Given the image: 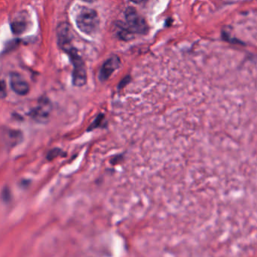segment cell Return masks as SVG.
<instances>
[{
    "label": "cell",
    "instance_id": "9",
    "mask_svg": "<svg viewBox=\"0 0 257 257\" xmlns=\"http://www.w3.org/2000/svg\"><path fill=\"white\" fill-rule=\"evenodd\" d=\"M115 32L120 39H123L125 41H128V40L131 39L133 38V34H134V33H132L127 24H125L122 22L119 24H116V27H115Z\"/></svg>",
    "mask_w": 257,
    "mask_h": 257
},
{
    "label": "cell",
    "instance_id": "2",
    "mask_svg": "<svg viewBox=\"0 0 257 257\" xmlns=\"http://www.w3.org/2000/svg\"><path fill=\"white\" fill-rule=\"evenodd\" d=\"M66 54L69 55L73 66L72 83L76 87L84 86L87 82V71L82 58L78 55L75 48Z\"/></svg>",
    "mask_w": 257,
    "mask_h": 257
},
{
    "label": "cell",
    "instance_id": "8",
    "mask_svg": "<svg viewBox=\"0 0 257 257\" xmlns=\"http://www.w3.org/2000/svg\"><path fill=\"white\" fill-rule=\"evenodd\" d=\"M4 133H5L4 139H5V143L9 147H14V146L22 141L23 134L20 130L8 129V130H5Z\"/></svg>",
    "mask_w": 257,
    "mask_h": 257
},
{
    "label": "cell",
    "instance_id": "1",
    "mask_svg": "<svg viewBox=\"0 0 257 257\" xmlns=\"http://www.w3.org/2000/svg\"><path fill=\"white\" fill-rule=\"evenodd\" d=\"M75 22L81 32L92 36L100 27V18L97 11L86 6H80L75 14Z\"/></svg>",
    "mask_w": 257,
    "mask_h": 257
},
{
    "label": "cell",
    "instance_id": "6",
    "mask_svg": "<svg viewBox=\"0 0 257 257\" xmlns=\"http://www.w3.org/2000/svg\"><path fill=\"white\" fill-rule=\"evenodd\" d=\"M10 85L13 91L18 95H26L30 91V86L27 81L20 74L16 72L10 75Z\"/></svg>",
    "mask_w": 257,
    "mask_h": 257
},
{
    "label": "cell",
    "instance_id": "11",
    "mask_svg": "<svg viewBox=\"0 0 257 257\" xmlns=\"http://www.w3.org/2000/svg\"><path fill=\"white\" fill-rule=\"evenodd\" d=\"M62 154H66L64 152L59 149V148H55V149H52L50 152L48 153L47 159L49 161L53 160L54 159H56L57 157L60 156Z\"/></svg>",
    "mask_w": 257,
    "mask_h": 257
},
{
    "label": "cell",
    "instance_id": "4",
    "mask_svg": "<svg viewBox=\"0 0 257 257\" xmlns=\"http://www.w3.org/2000/svg\"><path fill=\"white\" fill-rule=\"evenodd\" d=\"M52 110V104L49 99L46 97L39 100L38 105L30 110V117L39 123H46L49 120V115Z\"/></svg>",
    "mask_w": 257,
    "mask_h": 257
},
{
    "label": "cell",
    "instance_id": "13",
    "mask_svg": "<svg viewBox=\"0 0 257 257\" xmlns=\"http://www.w3.org/2000/svg\"><path fill=\"white\" fill-rule=\"evenodd\" d=\"M2 199H3V201H5V202H7V201H9L10 198H11V194H10L9 190H8L6 187L2 190Z\"/></svg>",
    "mask_w": 257,
    "mask_h": 257
},
{
    "label": "cell",
    "instance_id": "10",
    "mask_svg": "<svg viewBox=\"0 0 257 257\" xmlns=\"http://www.w3.org/2000/svg\"><path fill=\"white\" fill-rule=\"evenodd\" d=\"M104 116L102 114H100L98 116V117L94 120V123L90 126V127L88 128V131H90V130H94V129L97 128L99 127H102V125H104Z\"/></svg>",
    "mask_w": 257,
    "mask_h": 257
},
{
    "label": "cell",
    "instance_id": "3",
    "mask_svg": "<svg viewBox=\"0 0 257 257\" xmlns=\"http://www.w3.org/2000/svg\"><path fill=\"white\" fill-rule=\"evenodd\" d=\"M126 24L134 34H145L148 31V24L145 19L131 7L126 11Z\"/></svg>",
    "mask_w": 257,
    "mask_h": 257
},
{
    "label": "cell",
    "instance_id": "7",
    "mask_svg": "<svg viewBox=\"0 0 257 257\" xmlns=\"http://www.w3.org/2000/svg\"><path fill=\"white\" fill-rule=\"evenodd\" d=\"M120 59L119 57L113 56L109 58L108 60L104 64L100 73H99V78L101 82H105L111 76L112 74L120 67Z\"/></svg>",
    "mask_w": 257,
    "mask_h": 257
},
{
    "label": "cell",
    "instance_id": "14",
    "mask_svg": "<svg viewBox=\"0 0 257 257\" xmlns=\"http://www.w3.org/2000/svg\"><path fill=\"white\" fill-rule=\"evenodd\" d=\"M5 96H6V92H5V84H4L3 81H2V84H1V97H2V98H4Z\"/></svg>",
    "mask_w": 257,
    "mask_h": 257
},
{
    "label": "cell",
    "instance_id": "15",
    "mask_svg": "<svg viewBox=\"0 0 257 257\" xmlns=\"http://www.w3.org/2000/svg\"><path fill=\"white\" fill-rule=\"evenodd\" d=\"M131 2H134V3H140V2H143V0H130Z\"/></svg>",
    "mask_w": 257,
    "mask_h": 257
},
{
    "label": "cell",
    "instance_id": "16",
    "mask_svg": "<svg viewBox=\"0 0 257 257\" xmlns=\"http://www.w3.org/2000/svg\"><path fill=\"white\" fill-rule=\"evenodd\" d=\"M84 1H85V2H93L96 1V0H84Z\"/></svg>",
    "mask_w": 257,
    "mask_h": 257
},
{
    "label": "cell",
    "instance_id": "5",
    "mask_svg": "<svg viewBox=\"0 0 257 257\" xmlns=\"http://www.w3.org/2000/svg\"><path fill=\"white\" fill-rule=\"evenodd\" d=\"M57 35H58V45L62 50L66 53L68 51L73 48V45H72L73 35L71 31L69 24L66 23H62L58 26Z\"/></svg>",
    "mask_w": 257,
    "mask_h": 257
},
{
    "label": "cell",
    "instance_id": "12",
    "mask_svg": "<svg viewBox=\"0 0 257 257\" xmlns=\"http://www.w3.org/2000/svg\"><path fill=\"white\" fill-rule=\"evenodd\" d=\"M11 28H12L13 32L16 34H20L24 31L25 29V24L21 21H17V22L13 23L11 25Z\"/></svg>",
    "mask_w": 257,
    "mask_h": 257
}]
</instances>
